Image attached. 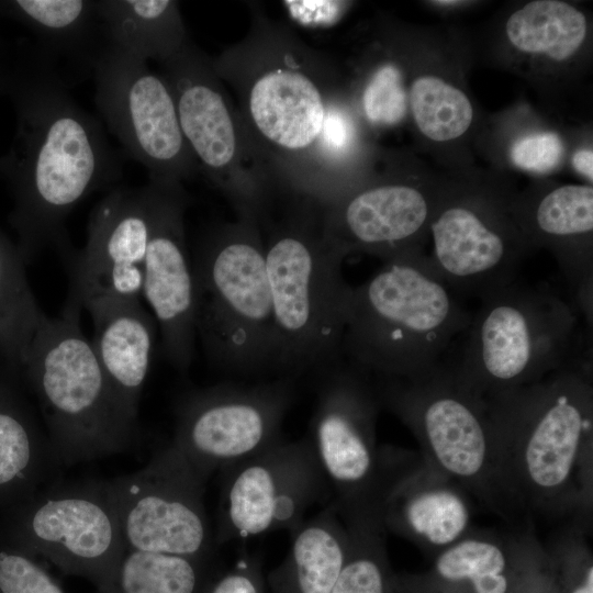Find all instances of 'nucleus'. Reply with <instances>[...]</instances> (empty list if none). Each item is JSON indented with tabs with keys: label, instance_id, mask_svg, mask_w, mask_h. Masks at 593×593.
Instances as JSON below:
<instances>
[{
	"label": "nucleus",
	"instance_id": "13",
	"mask_svg": "<svg viewBox=\"0 0 593 593\" xmlns=\"http://www.w3.org/2000/svg\"><path fill=\"white\" fill-rule=\"evenodd\" d=\"M205 483L171 443L139 470L105 481L125 549L212 559Z\"/></svg>",
	"mask_w": 593,
	"mask_h": 593
},
{
	"label": "nucleus",
	"instance_id": "10",
	"mask_svg": "<svg viewBox=\"0 0 593 593\" xmlns=\"http://www.w3.org/2000/svg\"><path fill=\"white\" fill-rule=\"evenodd\" d=\"M309 439L331 490V503L351 523L380 518V406L371 378L344 357L316 377Z\"/></svg>",
	"mask_w": 593,
	"mask_h": 593
},
{
	"label": "nucleus",
	"instance_id": "40",
	"mask_svg": "<svg viewBox=\"0 0 593 593\" xmlns=\"http://www.w3.org/2000/svg\"><path fill=\"white\" fill-rule=\"evenodd\" d=\"M572 166L585 178L593 179V152L591 148L578 149L572 156Z\"/></svg>",
	"mask_w": 593,
	"mask_h": 593
},
{
	"label": "nucleus",
	"instance_id": "29",
	"mask_svg": "<svg viewBox=\"0 0 593 593\" xmlns=\"http://www.w3.org/2000/svg\"><path fill=\"white\" fill-rule=\"evenodd\" d=\"M212 559L126 550L101 593H201Z\"/></svg>",
	"mask_w": 593,
	"mask_h": 593
},
{
	"label": "nucleus",
	"instance_id": "5",
	"mask_svg": "<svg viewBox=\"0 0 593 593\" xmlns=\"http://www.w3.org/2000/svg\"><path fill=\"white\" fill-rule=\"evenodd\" d=\"M591 335L571 299L517 279L480 300L447 360L469 388L494 400L592 358Z\"/></svg>",
	"mask_w": 593,
	"mask_h": 593
},
{
	"label": "nucleus",
	"instance_id": "9",
	"mask_svg": "<svg viewBox=\"0 0 593 593\" xmlns=\"http://www.w3.org/2000/svg\"><path fill=\"white\" fill-rule=\"evenodd\" d=\"M379 404L405 423L441 474L474 485L501 454L488 400L445 359L410 378H371Z\"/></svg>",
	"mask_w": 593,
	"mask_h": 593
},
{
	"label": "nucleus",
	"instance_id": "25",
	"mask_svg": "<svg viewBox=\"0 0 593 593\" xmlns=\"http://www.w3.org/2000/svg\"><path fill=\"white\" fill-rule=\"evenodd\" d=\"M284 559L267 577L271 593H332L348 550V532L332 503L290 534Z\"/></svg>",
	"mask_w": 593,
	"mask_h": 593
},
{
	"label": "nucleus",
	"instance_id": "11",
	"mask_svg": "<svg viewBox=\"0 0 593 593\" xmlns=\"http://www.w3.org/2000/svg\"><path fill=\"white\" fill-rule=\"evenodd\" d=\"M160 65L199 168L234 203L239 217L258 220L271 188L247 169L249 158L258 163V157L249 154L254 149L212 61L188 41Z\"/></svg>",
	"mask_w": 593,
	"mask_h": 593
},
{
	"label": "nucleus",
	"instance_id": "1",
	"mask_svg": "<svg viewBox=\"0 0 593 593\" xmlns=\"http://www.w3.org/2000/svg\"><path fill=\"white\" fill-rule=\"evenodd\" d=\"M3 94L15 112L0 176L13 197L9 220L16 246L25 262L51 245L65 254L70 249L67 216L89 194L116 187L120 158L101 123L76 103L34 45L9 59Z\"/></svg>",
	"mask_w": 593,
	"mask_h": 593
},
{
	"label": "nucleus",
	"instance_id": "41",
	"mask_svg": "<svg viewBox=\"0 0 593 593\" xmlns=\"http://www.w3.org/2000/svg\"><path fill=\"white\" fill-rule=\"evenodd\" d=\"M572 593H593V568L590 566L586 570L584 582L575 588Z\"/></svg>",
	"mask_w": 593,
	"mask_h": 593
},
{
	"label": "nucleus",
	"instance_id": "32",
	"mask_svg": "<svg viewBox=\"0 0 593 593\" xmlns=\"http://www.w3.org/2000/svg\"><path fill=\"white\" fill-rule=\"evenodd\" d=\"M348 550L332 593H387L384 527L379 518L345 524Z\"/></svg>",
	"mask_w": 593,
	"mask_h": 593
},
{
	"label": "nucleus",
	"instance_id": "18",
	"mask_svg": "<svg viewBox=\"0 0 593 593\" xmlns=\"http://www.w3.org/2000/svg\"><path fill=\"white\" fill-rule=\"evenodd\" d=\"M24 528L27 545L36 552L99 586L125 551L105 481L48 486L30 507Z\"/></svg>",
	"mask_w": 593,
	"mask_h": 593
},
{
	"label": "nucleus",
	"instance_id": "4",
	"mask_svg": "<svg viewBox=\"0 0 593 593\" xmlns=\"http://www.w3.org/2000/svg\"><path fill=\"white\" fill-rule=\"evenodd\" d=\"M288 213L264 242L279 378H315L342 358L351 286L344 256L324 237L321 206L292 194Z\"/></svg>",
	"mask_w": 593,
	"mask_h": 593
},
{
	"label": "nucleus",
	"instance_id": "43",
	"mask_svg": "<svg viewBox=\"0 0 593 593\" xmlns=\"http://www.w3.org/2000/svg\"><path fill=\"white\" fill-rule=\"evenodd\" d=\"M433 4L438 5H457L459 3H463V1H456V0H438V1H432Z\"/></svg>",
	"mask_w": 593,
	"mask_h": 593
},
{
	"label": "nucleus",
	"instance_id": "27",
	"mask_svg": "<svg viewBox=\"0 0 593 593\" xmlns=\"http://www.w3.org/2000/svg\"><path fill=\"white\" fill-rule=\"evenodd\" d=\"M589 31L588 19L574 5L559 0H534L506 20L505 35L517 52L553 63L574 57Z\"/></svg>",
	"mask_w": 593,
	"mask_h": 593
},
{
	"label": "nucleus",
	"instance_id": "26",
	"mask_svg": "<svg viewBox=\"0 0 593 593\" xmlns=\"http://www.w3.org/2000/svg\"><path fill=\"white\" fill-rule=\"evenodd\" d=\"M105 43L159 64L188 42L178 2L170 0H98Z\"/></svg>",
	"mask_w": 593,
	"mask_h": 593
},
{
	"label": "nucleus",
	"instance_id": "30",
	"mask_svg": "<svg viewBox=\"0 0 593 593\" xmlns=\"http://www.w3.org/2000/svg\"><path fill=\"white\" fill-rule=\"evenodd\" d=\"M407 101L418 131L434 142L456 139L473 122L474 109L468 96L439 76L416 77Z\"/></svg>",
	"mask_w": 593,
	"mask_h": 593
},
{
	"label": "nucleus",
	"instance_id": "44",
	"mask_svg": "<svg viewBox=\"0 0 593 593\" xmlns=\"http://www.w3.org/2000/svg\"><path fill=\"white\" fill-rule=\"evenodd\" d=\"M7 67H8V65L0 69V94H3Z\"/></svg>",
	"mask_w": 593,
	"mask_h": 593
},
{
	"label": "nucleus",
	"instance_id": "15",
	"mask_svg": "<svg viewBox=\"0 0 593 593\" xmlns=\"http://www.w3.org/2000/svg\"><path fill=\"white\" fill-rule=\"evenodd\" d=\"M220 473L216 546L276 530L291 534L332 495L307 436L281 438Z\"/></svg>",
	"mask_w": 593,
	"mask_h": 593
},
{
	"label": "nucleus",
	"instance_id": "36",
	"mask_svg": "<svg viewBox=\"0 0 593 593\" xmlns=\"http://www.w3.org/2000/svg\"><path fill=\"white\" fill-rule=\"evenodd\" d=\"M563 152V142L558 134L539 132L518 138L512 145L510 156L521 169L547 172L560 164Z\"/></svg>",
	"mask_w": 593,
	"mask_h": 593
},
{
	"label": "nucleus",
	"instance_id": "22",
	"mask_svg": "<svg viewBox=\"0 0 593 593\" xmlns=\"http://www.w3.org/2000/svg\"><path fill=\"white\" fill-rule=\"evenodd\" d=\"M380 451L384 529L443 550L467 535L471 514L462 492L438 475L407 468L392 448Z\"/></svg>",
	"mask_w": 593,
	"mask_h": 593
},
{
	"label": "nucleus",
	"instance_id": "38",
	"mask_svg": "<svg viewBox=\"0 0 593 593\" xmlns=\"http://www.w3.org/2000/svg\"><path fill=\"white\" fill-rule=\"evenodd\" d=\"M354 138L351 119L338 103L333 104L326 114L321 135L322 149L329 165L349 150Z\"/></svg>",
	"mask_w": 593,
	"mask_h": 593
},
{
	"label": "nucleus",
	"instance_id": "23",
	"mask_svg": "<svg viewBox=\"0 0 593 593\" xmlns=\"http://www.w3.org/2000/svg\"><path fill=\"white\" fill-rule=\"evenodd\" d=\"M93 322L90 339L124 414L137 423L138 405L155 344V321L139 299L97 295L82 303Z\"/></svg>",
	"mask_w": 593,
	"mask_h": 593
},
{
	"label": "nucleus",
	"instance_id": "24",
	"mask_svg": "<svg viewBox=\"0 0 593 593\" xmlns=\"http://www.w3.org/2000/svg\"><path fill=\"white\" fill-rule=\"evenodd\" d=\"M0 15L26 26L36 38L35 48L55 70L61 60L92 70L105 45L97 1H0Z\"/></svg>",
	"mask_w": 593,
	"mask_h": 593
},
{
	"label": "nucleus",
	"instance_id": "17",
	"mask_svg": "<svg viewBox=\"0 0 593 593\" xmlns=\"http://www.w3.org/2000/svg\"><path fill=\"white\" fill-rule=\"evenodd\" d=\"M159 181L114 187L91 212L85 247L65 254L70 272L67 302L82 309L97 295L139 299Z\"/></svg>",
	"mask_w": 593,
	"mask_h": 593
},
{
	"label": "nucleus",
	"instance_id": "3",
	"mask_svg": "<svg viewBox=\"0 0 593 593\" xmlns=\"http://www.w3.org/2000/svg\"><path fill=\"white\" fill-rule=\"evenodd\" d=\"M382 262L351 288L342 355L370 378H410L449 356L472 313L426 255Z\"/></svg>",
	"mask_w": 593,
	"mask_h": 593
},
{
	"label": "nucleus",
	"instance_id": "42",
	"mask_svg": "<svg viewBox=\"0 0 593 593\" xmlns=\"http://www.w3.org/2000/svg\"><path fill=\"white\" fill-rule=\"evenodd\" d=\"M9 57L7 55L2 40L0 38V69L8 65Z\"/></svg>",
	"mask_w": 593,
	"mask_h": 593
},
{
	"label": "nucleus",
	"instance_id": "31",
	"mask_svg": "<svg viewBox=\"0 0 593 593\" xmlns=\"http://www.w3.org/2000/svg\"><path fill=\"white\" fill-rule=\"evenodd\" d=\"M506 557L501 544L489 537L466 535L445 548L436 571L448 581H469L475 593H506Z\"/></svg>",
	"mask_w": 593,
	"mask_h": 593
},
{
	"label": "nucleus",
	"instance_id": "7",
	"mask_svg": "<svg viewBox=\"0 0 593 593\" xmlns=\"http://www.w3.org/2000/svg\"><path fill=\"white\" fill-rule=\"evenodd\" d=\"M81 307L66 302L44 320L23 370L34 387L58 462L74 465L126 450L137 436L115 400L91 340L80 328Z\"/></svg>",
	"mask_w": 593,
	"mask_h": 593
},
{
	"label": "nucleus",
	"instance_id": "12",
	"mask_svg": "<svg viewBox=\"0 0 593 593\" xmlns=\"http://www.w3.org/2000/svg\"><path fill=\"white\" fill-rule=\"evenodd\" d=\"M94 102L125 154L149 180L181 183L199 165L180 127L176 103L161 74L146 60L105 43L93 64Z\"/></svg>",
	"mask_w": 593,
	"mask_h": 593
},
{
	"label": "nucleus",
	"instance_id": "39",
	"mask_svg": "<svg viewBox=\"0 0 593 593\" xmlns=\"http://www.w3.org/2000/svg\"><path fill=\"white\" fill-rule=\"evenodd\" d=\"M342 1H286L290 15L309 26H324L336 22L345 8Z\"/></svg>",
	"mask_w": 593,
	"mask_h": 593
},
{
	"label": "nucleus",
	"instance_id": "37",
	"mask_svg": "<svg viewBox=\"0 0 593 593\" xmlns=\"http://www.w3.org/2000/svg\"><path fill=\"white\" fill-rule=\"evenodd\" d=\"M201 593H265L260 556L243 552L232 567L213 571Z\"/></svg>",
	"mask_w": 593,
	"mask_h": 593
},
{
	"label": "nucleus",
	"instance_id": "35",
	"mask_svg": "<svg viewBox=\"0 0 593 593\" xmlns=\"http://www.w3.org/2000/svg\"><path fill=\"white\" fill-rule=\"evenodd\" d=\"M1 593H64L38 563L19 553H0Z\"/></svg>",
	"mask_w": 593,
	"mask_h": 593
},
{
	"label": "nucleus",
	"instance_id": "6",
	"mask_svg": "<svg viewBox=\"0 0 593 593\" xmlns=\"http://www.w3.org/2000/svg\"><path fill=\"white\" fill-rule=\"evenodd\" d=\"M194 326L209 360L242 376L275 371L276 336L259 222L211 231L192 264Z\"/></svg>",
	"mask_w": 593,
	"mask_h": 593
},
{
	"label": "nucleus",
	"instance_id": "34",
	"mask_svg": "<svg viewBox=\"0 0 593 593\" xmlns=\"http://www.w3.org/2000/svg\"><path fill=\"white\" fill-rule=\"evenodd\" d=\"M407 102L402 71L393 63L381 64L368 77L361 94V107L371 124H399L405 118Z\"/></svg>",
	"mask_w": 593,
	"mask_h": 593
},
{
	"label": "nucleus",
	"instance_id": "20",
	"mask_svg": "<svg viewBox=\"0 0 593 593\" xmlns=\"http://www.w3.org/2000/svg\"><path fill=\"white\" fill-rule=\"evenodd\" d=\"M188 198L181 183L161 182L149 234L142 295L149 304L169 362L186 371L194 354V283L184 237Z\"/></svg>",
	"mask_w": 593,
	"mask_h": 593
},
{
	"label": "nucleus",
	"instance_id": "14",
	"mask_svg": "<svg viewBox=\"0 0 593 593\" xmlns=\"http://www.w3.org/2000/svg\"><path fill=\"white\" fill-rule=\"evenodd\" d=\"M293 398L290 378L191 391L177 405L171 444L208 481L283 438L281 425Z\"/></svg>",
	"mask_w": 593,
	"mask_h": 593
},
{
	"label": "nucleus",
	"instance_id": "8",
	"mask_svg": "<svg viewBox=\"0 0 593 593\" xmlns=\"http://www.w3.org/2000/svg\"><path fill=\"white\" fill-rule=\"evenodd\" d=\"M501 451L516 454L527 491L553 500L571 486L592 443V359L490 401Z\"/></svg>",
	"mask_w": 593,
	"mask_h": 593
},
{
	"label": "nucleus",
	"instance_id": "19",
	"mask_svg": "<svg viewBox=\"0 0 593 593\" xmlns=\"http://www.w3.org/2000/svg\"><path fill=\"white\" fill-rule=\"evenodd\" d=\"M446 195L401 181L357 184L321 206L323 234L344 257L357 251L387 261L424 255L422 244Z\"/></svg>",
	"mask_w": 593,
	"mask_h": 593
},
{
	"label": "nucleus",
	"instance_id": "2",
	"mask_svg": "<svg viewBox=\"0 0 593 593\" xmlns=\"http://www.w3.org/2000/svg\"><path fill=\"white\" fill-rule=\"evenodd\" d=\"M212 65L220 79L235 87L238 115L256 156L283 171L289 192L327 205L329 164L321 135L337 101L327 100L323 58L281 31L259 27Z\"/></svg>",
	"mask_w": 593,
	"mask_h": 593
},
{
	"label": "nucleus",
	"instance_id": "28",
	"mask_svg": "<svg viewBox=\"0 0 593 593\" xmlns=\"http://www.w3.org/2000/svg\"><path fill=\"white\" fill-rule=\"evenodd\" d=\"M25 264L16 244L0 231V356L20 369L46 318L27 282Z\"/></svg>",
	"mask_w": 593,
	"mask_h": 593
},
{
	"label": "nucleus",
	"instance_id": "21",
	"mask_svg": "<svg viewBox=\"0 0 593 593\" xmlns=\"http://www.w3.org/2000/svg\"><path fill=\"white\" fill-rule=\"evenodd\" d=\"M512 219L530 250L551 251L571 300L588 328L593 325V188L563 184L529 200L508 203Z\"/></svg>",
	"mask_w": 593,
	"mask_h": 593
},
{
	"label": "nucleus",
	"instance_id": "16",
	"mask_svg": "<svg viewBox=\"0 0 593 593\" xmlns=\"http://www.w3.org/2000/svg\"><path fill=\"white\" fill-rule=\"evenodd\" d=\"M428 234L429 266L461 298L481 300L510 286L532 251L508 203L485 193H448Z\"/></svg>",
	"mask_w": 593,
	"mask_h": 593
},
{
	"label": "nucleus",
	"instance_id": "33",
	"mask_svg": "<svg viewBox=\"0 0 593 593\" xmlns=\"http://www.w3.org/2000/svg\"><path fill=\"white\" fill-rule=\"evenodd\" d=\"M43 454L55 457L52 447H43L22 415L0 401V488L31 475L40 469L43 458L58 462Z\"/></svg>",
	"mask_w": 593,
	"mask_h": 593
}]
</instances>
